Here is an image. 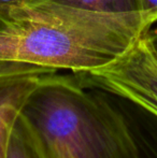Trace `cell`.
Masks as SVG:
<instances>
[{"instance_id":"4","label":"cell","mask_w":157,"mask_h":158,"mask_svg":"<svg viewBox=\"0 0 157 158\" xmlns=\"http://www.w3.org/2000/svg\"><path fill=\"white\" fill-rule=\"evenodd\" d=\"M42 75L29 73L0 77V158H6L15 124Z\"/></svg>"},{"instance_id":"12","label":"cell","mask_w":157,"mask_h":158,"mask_svg":"<svg viewBox=\"0 0 157 158\" xmlns=\"http://www.w3.org/2000/svg\"><path fill=\"white\" fill-rule=\"evenodd\" d=\"M149 37H150V40H151L152 44H153L154 48H155L157 52V27L152 28V29L150 30Z\"/></svg>"},{"instance_id":"11","label":"cell","mask_w":157,"mask_h":158,"mask_svg":"<svg viewBox=\"0 0 157 158\" xmlns=\"http://www.w3.org/2000/svg\"><path fill=\"white\" fill-rule=\"evenodd\" d=\"M139 11L147 13L157 19V0H136Z\"/></svg>"},{"instance_id":"10","label":"cell","mask_w":157,"mask_h":158,"mask_svg":"<svg viewBox=\"0 0 157 158\" xmlns=\"http://www.w3.org/2000/svg\"><path fill=\"white\" fill-rule=\"evenodd\" d=\"M39 143H40V145H41L43 152L45 153V155L48 156V158H72L65 150H63L61 148L54 146V145H48V144H43L40 141H39Z\"/></svg>"},{"instance_id":"8","label":"cell","mask_w":157,"mask_h":158,"mask_svg":"<svg viewBox=\"0 0 157 158\" xmlns=\"http://www.w3.org/2000/svg\"><path fill=\"white\" fill-rule=\"evenodd\" d=\"M57 70L44 67L34 66L29 64L14 63V61H0V77L12 74H50L56 73Z\"/></svg>"},{"instance_id":"6","label":"cell","mask_w":157,"mask_h":158,"mask_svg":"<svg viewBox=\"0 0 157 158\" xmlns=\"http://www.w3.org/2000/svg\"><path fill=\"white\" fill-rule=\"evenodd\" d=\"M6 158H48L23 115L17 119L11 135Z\"/></svg>"},{"instance_id":"1","label":"cell","mask_w":157,"mask_h":158,"mask_svg":"<svg viewBox=\"0 0 157 158\" xmlns=\"http://www.w3.org/2000/svg\"><path fill=\"white\" fill-rule=\"evenodd\" d=\"M156 23L141 11L99 13L30 0L0 28V61L89 72L125 54Z\"/></svg>"},{"instance_id":"7","label":"cell","mask_w":157,"mask_h":158,"mask_svg":"<svg viewBox=\"0 0 157 158\" xmlns=\"http://www.w3.org/2000/svg\"><path fill=\"white\" fill-rule=\"evenodd\" d=\"M81 10L99 13H131L139 11L136 0H45Z\"/></svg>"},{"instance_id":"5","label":"cell","mask_w":157,"mask_h":158,"mask_svg":"<svg viewBox=\"0 0 157 158\" xmlns=\"http://www.w3.org/2000/svg\"><path fill=\"white\" fill-rule=\"evenodd\" d=\"M114 97L129 125L142 158H157V117L124 98Z\"/></svg>"},{"instance_id":"3","label":"cell","mask_w":157,"mask_h":158,"mask_svg":"<svg viewBox=\"0 0 157 158\" xmlns=\"http://www.w3.org/2000/svg\"><path fill=\"white\" fill-rule=\"evenodd\" d=\"M74 75L82 85L124 98L157 117V52L149 33L111 64Z\"/></svg>"},{"instance_id":"9","label":"cell","mask_w":157,"mask_h":158,"mask_svg":"<svg viewBox=\"0 0 157 158\" xmlns=\"http://www.w3.org/2000/svg\"><path fill=\"white\" fill-rule=\"evenodd\" d=\"M30 0H0V28L9 24L15 9Z\"/></svg>"},{"instance_id":"2","label":"cell","mask_w":157,"mask_h":158,"mask_svg":"<svg viewBox=\"0 0 157 158\" xmlns=\"http://www.w3.org/2000/svg\"><path fill=\"white\" fill-rule=\"evenodd\" d=\"M22 115L41 143L72 158H142L116 98L76 75H42Z\"/></svg>"}]
</instances>
